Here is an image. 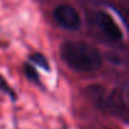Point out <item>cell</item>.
Here are the masks:
<instances>
[{
	"instance_id": "5b68a950",
	"label": "cell",
	"mask_w": 129,
	"mask_h": 129,
	"mask_svg": "<svg viewBox=\"0 0 129 129\" xmlns=\"http://www.w3.org/2000/svg\"><path fill=\"white\" fill-rule=\"evenodd\" d=\"M24 74L27 76V79L30 81V82H34L37 85L41 84V77L38 75V72L36 71V69L33 66H30L29 63H25L24 64Z\"/></svg>"
},
{
	"instance_id": "8992f818",
	"label": "cell",
	"mask_w": 129,
	"mask_h": 129,
	"mask_svg": "<svg viewBox=\"0 0 129 129\" xmlns=\"http://www.w3.org/2000/svg\"><path fill=\"white\" fill-rule=\"evenodd\" d=\"M0 91L2 92H4V94H7V95H9L13 100L15 99V94H14V90L9 86V84H8V81L3 77V76H0Z\"/></svg>"
},
{
	"instance_id": "3957f363",
	"label": "cell",
	"mask_w": 129,
	"mask_h": 129,
	"mask_svg": "<svg viewBox=\"0 0 129 129\" xmlns=\"http://www.w3.org/2000/svg\"><path fill=\"white\" fill-rule=\"evenodd\" d=\"M96 23L108 39H110L113 42H120L123 39L121 29L119 28V25L115 23V20L113 19V17L109 13L103 12V10L98 12L96 13Z\"/></svg>"
},
{
	"instance_id": "7a4b0ae2",
	"label": "cell",
	"mask_w": 129,
	"mask_h": 129,
	"mask_svg": "<svg viewBox=\"0 0 129 129\" xmlns=\"http://www.w3.org/2000/svg\"><path fill=\"white\" fill-rule=\"evenodd\" d=\"M54 20L57 24L67 30H79L81 28V15L80 13L69 4H61L53 12Z\"/></svg>"
},
{
	"instance_id": "277c9868",
	"label": "cell",
	"mask_w": 129,
	"mask_h": 129,
	"mask_svg": "<svg viewBox=\"0 0 129 129\" xmlns=\"http://www.w3.org/2000/svg\"><path fill=\"white\" fill-rule=\"evenodd\" d=\"M29 61L33 62L36 66H38L39 69L47 71V72L51 71V66H49L48 59H47L42 53H39V52H34V53H32V54L29 56Z\"/></svg>"
},
{
	"instance_id": "6da1fadb",
	"label": "cell",
	"mask_w": 129,
	"mask_h": 129,
	"mask_svg": "<svg viewBox=\"0 0 129 129\" xmlns=\"http://www.w3.org/2000/svg\"><path fill=\"white\" fill-rule=\"evenodd\" d=\"M61 57L70 69L76 72H94L103 64L98 48L81 41H67L61 46Z\"/></svg>"
}]
</instances>
